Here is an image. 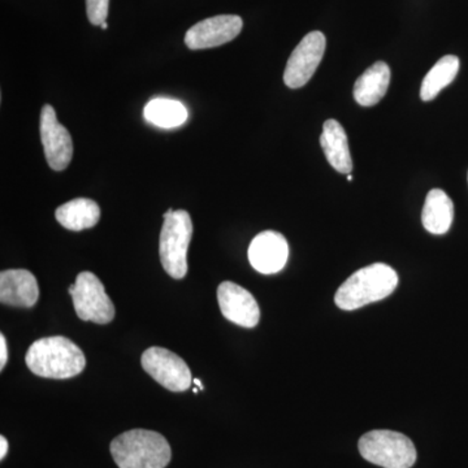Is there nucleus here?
I'll list each match as a JSON object with an SVG mask.
<instances>
[{
    "label": "nucleus",
    "mask_w": 468,
    "mask_h": 468,
    "mask_svg": "<svg viewBox=\"0 0 468 468\" xmlns=\"http://www.w3.org/2000/svg\"><path fill=\"white\" fill-rule=\"evenodd\" d=\"M27 367L37 377L70 378L85 369V354L63 335L45 337L30 345L26 356Z\"/></svg>",
    "instance_id": "f257e3e1"
},
{
    "label": "nucleus",
    "mask_w": 468,
    "mask_h": 468,
    "mask_svg": "<svg viewBox=\"0 0 468 468\" xmlns=\"http://www.w3.org/2000/svg\"><path fill=\"white\" fill-rule=\"evenodd\" d=\"M399 285V275L392 267L375 263L360 268L335 292L338 309L353 311L389 297Z\"/></svg>",
    "instance_id": "f03ea898"
},
{
    "label": "nucleus",
    "mask_w": 468,
    "mask_h": 468,
    "mask_svg": "<svg viewBox=\"0 0 468 468\" xmlns=\"http://www.w3.org/2000/svg\"><path fill=\"white\" fill-rule=\"evenodd\" d=\"M110 451L119 468H165L172 458L165 437L149 430H131L117 436Z\"/></svg>",
    "instance_id": "7ed1b4c3"
},
{
    "label": "nucleus",
    "mask_w": 468,
    "mask_h": 468,
    "mask_svg": "<svg viewBox=\"0 0 468 468\" xmlns=\"http://www.w3.org/2000/svg\"><path fill=\"white\" fill-rule=\"evenodd\" d=\"M358 449L366 461L383 468H411L418 457L408 436L388 430L366 433L359 439Z\"/></svg>",
    "instance_id": "20e7f679"
},
{
    "label": "nucleus",
    "mask_w": 468,
    "mask_h": 468,
    "mask_svg": "<svg viewBox=\"0 0 468 468\" xmlns=\"http://www.w3.org/2000/svg\"><path fill=\"white\" fill-rule=\"evenodd\" d=\"M193 237L192 218L184 209L165 214L159 239L162 266L172 279L181 280L187 273L186 254Z\"/></svg>",
    "instance_id": "39448f33"
},
{
    "label": "nucleus",
    "mask_w": 468,
    "mask_h": 468,
    "mask_svg": "<svg viewBox=\"0 0 468 468\" xmlns=\"http://www.w3.org/2000/svg\"><path fill=\"white\" fill-rule=\"evenodd\" d=\"M68 292L72 297L77 316L84 322L109 324L115 318V306L94 273L89 271L80 273Z\"/></svg>",
    "instance_id": "423d86ee"
},
{
    "label": "nucleus",
    "mask_w": 468,
    "mask_h": 468,
    "mask_svg": "<svg viewBox=\"0 0 468 468\" xmlns=\"http://www.w3.org/2000/svg\"><path fill=\"white\" fill-rule=\"evenodd\" d=\"M141 365L156 383L171 392H185L192 385V372L185 360L163 347L154 346L144 351Z\"/></svg>",
    "instance_id": "0eeeda50"
},
{
    "label": "nucleus",
    "mask_w": 468,
    "mask_h": 468,
    "mask_svg": "<svg viewBox=\"0 0 468 468\" xmlns=\"http://www.w3.org/2000/svg\"><path fill=\"white\" fill-rule=\"evenodd\" d=\"M325 46V36L318 30L304 36L286 64L284 82L288 88L300 89L313 79L324 57Z\"/></svg>",
    "instance_id": "6e6552de"
},
{
    "label": "nucleus",
    "mask_w": 468,
    "mask_h": 468,
    "mask_svg": "<svg viewBox=\"0 0 468 468\" xmlns=\"http://www.w3.org/2000/svg\"><path fill=\"white\" fill-rule=\"evenodd\" d=\"M39 132L46 160L54 171H64L73 156V143L69 132L58 122L57 112L50 104L41 111Z\"/></svg>",
    "instance_id": "1a4fd4ad"
},
{
    "label": "nucleus",
    "mask_w": 468,
    "mask_h": 468,
    "mask_svg": "<svg viewBox=\"0 0 468 468\" xmlns=\"http://www.w3.org/2000/svg\"><path fill=\"white\" fill-rule=\"evenodd\" d=\"M243 27L242 18L236 15H220L206 18L190 27L185 34V45L190 50H206L233 41Z\"/></svg>",
    "instance_id": "9d476101"
},
{
    "label": "nucleus",
    "mask_w": 468,
    "mask_h": 468,
    "mask_svg": "<svg viewBox=\"0 0 468 468\" xmlns=\"http://www.w3.org/2000/svg\"><path fill=\"white\" fill-rule=\"evenodd\" d=\"M218 302L224 318L243 326L254 328L261 319L258 302L250 292L232 282H224L218 288Z\"/></svg>",
    "instance_id": "9b49d317"
},
{
    "label": "nucleus",
    "mask_w": 468,
    "mask_h": 468,
    "mask_svg": "<svg viewBox=\"0 0 468 468\" xmlns=\"http://www.w3.org/2000/svg\"><path fill=\"white\" fill-rule=\"evenodd\" d=\"M248 255L255 271L263 275H273L288 263V241L282 233L266 230L252 239Z\"/></svg>",
    "instance_id": "f8f14e48"
},
{
    "label": "nucleus",
    "mask_w": 468,
    "mask_h": 468,
    "mask_svg": "<svg viewBox=\"0 0 468 468\" xmlns=\"http://www.w3.org/2000/svg\"><path fill=\"white\" fill-rule=\"evenodd\" d=\"M38 297V282L30 271L7 270L0 273V302L3 304L30 309Z\"/></svg>",
    "instance_id": "ddd939ff"
},
{
    "label": "nucleus",
    "mask_w": 468,
    "mask_h": 468,
    "mask_svg": "<svg viewBox=\"0 0 468 468\" xmlns=\"http://www.w3.org/2000/svg\"><path fill=\"white\" fill-rule=\"evenodd\" d=\"M320 144L324 151L329 165L340 172L350 175L353 171V160H351L349 140L344 126L335 120H326L323 125V133L320 135Z\"/></svg>",
    "instance_id": "4468645a"
},
{
    "label": "nucleus",
    "mask_w": 468,
    "mask_h": 468,
    "mask_svg": "<svg viewBox=\"0 0 468 468\" xmlns=\"http://www.w3.org/2000/svg\"><path fill=\"white\" fill-rule=\"evenodd\" d=\"M390 76L392 73L389 66L384 61H377L356 80L354 85V100L363 107L375 106L387 94Z\"/></svg>",
    "instance_id": "2eb2a0df"
},
{
    "label": "nucleus",
    "mask_w": 468,
    "mask_h": 468,
    "mask_svg": "<svg viewBox=\"0 0 468 468\" xmlns=\"http://www.w3.org/2000/svg\"><path fill=\"white\" fill-rule=\"evenodd\" d=\"M454 218V205L448 194L441 189H432L427 194L421 212V223L428 232L441 236L449 232Z\"/></svg>",
    "instance_id": "dca6fc26"
},
{
    "label": "nucleus",
    "mask_w": 468,
    "mask_h": 468,
    "mask_svg": "<svg viewBox=\"0 0 468 468\" xmlns=\"http://www.w3.org/2000/svg\"><path fill=\"white\" fill-rule=\"evenodd\" d=\"M55 217L66 229L79 232L97 226L101 218V208L91 199L77 198L58 207Z\"/></svg>",
    "instance_id": "f3484780"
},
{
    "label": "nucleus",
    "mask_w": 468,
    "mask_h": 468,
    "mask_svg": "<svg viewBox=\"0 0 468 468\" xmlns=\"http://www.w3.org/2000/svg\"><path fill=\"white\" fill-rule=\"evenodd\" d=\"M460 70V58L454 55H446L431 68L421 82L420 98L423 101L435 100L437 95L454 81Z\"/></svg>",
    "instance_id": "a211bd4d"
},
{
    "label": "nucleus",
    "mask_w": 468,
    "mask_h": 468,
    "mask_svg": "<svg viewBox=\"0 0 468 468\" xmlns=\"http://www.w3.org/2000/svg\"><path fill=\"white\" fill-rule=\"evenodd\" d=\"M144 119L160 128L171 129L183 125L187 120V110L181 101L155 98L146 104Z\"/></svg>",
    "instance_id": "6ab92c4d"
},
{
    "label": "nucleus",
    "mask_w": 468,
    "mask_h": 468,
    "mask_svg": "<svg viewBox=\"0 0 468 468\" xmlns=\"http://www.w3.org/2000/svg\"><path fill=\"white\" fill-rule=\"evenodd\" d=\"M110 0H86V12L92 26L101 27L107 23Z\"/></svg>",
    "instance_id": "aec40b11"
},
{
    "label": "nucleus",
    "mask_w": 468,
    "mask_h": 468,
    "mask_svg": "<svg viewBox=\"0 0 468 468\" xmlns=\"http://www.w3.org/2000/svg\"><path fill=\"white\" fill-rule=\"evenodd\" d=\"M8 360L7 341L3 335H0V369H5Z\"/></svg>",
    "instance_id": "412c9836"
},
{
    "label": "nucleus",
    "mask_w": 468,
    "mask_h": 468,
    "mask_svg": "<svg viewBox=\"0 0 468 468\" xmlns=\"http://www.w3.org/2000/svg\"><path fill=\"white\" fill-rule=\"evenodd\" d=\"M8 452V441L5 436L0 437V460H5Z\"/></svg>",
    "instance_id": "4be33fe9"
},
{
    "label": "nucleus",
    "mask_w": 468,
    "mask_h": 468,
    "mask_svg": "<svg viewBox=\"0 0 468 468\" xmlns=\"http://www.w3.org/2000/svg\"><path fill=\"white\" fill-rule=\"evenodd\" d=\"M193 383L196 384L197 387L199 388V389H205V387H203V384L201 383V380H199V378H194Z\"/></svg>",
    "instance_id": "5701e85b"
},
{
    "label": "nucleus",
    "mask_w": 468,
    "mask_h": 468,
    "mask_svg": "<svg viewBox=\"0 0 468 468\" xmlns=\"http://www.w3.org/2000/svg\"><path fill=\"white\" fill-rule=\"evenodd\" d=\"M347 181H350V183L353 181V176H351V174L347 175Z\"/></svg>",
    "instance_id": "b1692460"
},
{
    "label": "nucleus",
    "mask_w": 468,
    "mask_h": 468,
    "mask_svg": "<svg viewBox=\"0 0 468 468\" xmlns=\"http://www.w3.org/2000/svg\"><path fill=\"white\" fill-rule=\"evenodd\" d=\"M101 29H107V23L101 24Z\"/></svg>",
    "instance_id": "393cba45"
},
{
    "label": "nucleus",
    "mask_w": 468,
    "mask_h": 468,
    "mask_svg": "<svg viewBox=\"0 0 468 468\" xmlns=\"http://www.w3.org/2000/svg\"><path fill=\"white\" fill-rule=\"evenodd\" d=\"M198 390H199V388H198V387H197V388H194L193 392H194V393H198Z\"/></svg>",
    "instance_id": "a878e982"
}]
</instances>
